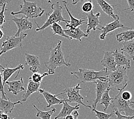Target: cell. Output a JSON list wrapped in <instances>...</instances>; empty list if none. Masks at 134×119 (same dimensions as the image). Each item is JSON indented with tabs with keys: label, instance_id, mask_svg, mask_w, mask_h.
<instances>
[{
	"label": "cell",
	"instance_id": "f6af8a7d",
	"mask_svg": "<svg viewBox=\"0 0 134 119\" xmlns=\"http://www.w3.org/2000/svg\"><path fill=\"white\" fill-rule=\"evenodd\" d=\"M47 2L49 3V4H50V3H51V0H47Z\"/></svg>",
	"mask_w": 134,
	"mask_h": 119
},
{
	"label": "cell",
	"instance_id": "f35d334b",
	"mask_svg": "<svg viewBox=\"0 0 134 119\" xmlns=\"http://www.w3.org/2000/svg\"><path fill=\"white\" fill-rule=\"evenodd\" d=\"M10 117H9L8 114H6L2 111H0V119H9Z\"/></svg>",
	"mask_w": 134,
	"mask_h": 119
},
{
	"label": "cell",
	"instance_id": "4dcf8cb0",
	"mask_svg": "<svg viewBox=\"0 0 134 119\" xmlns=\"http://www.w3.org/2000/svg\"><path fill=\"white\" fill-rule=\"evenodd\" d=\"M48 75H49L48 72H44L42 73V74H40L38 73H33L32 77H31L32 80L34 82H35V83L41 84L43 78Z\"/></svg>",
	"mask_w": 134,
	"mask_h": 119
},
{
	"label": "cell",
	"instance_id": "83f0119b",
	"mask_svg": "<svg viewBox=\"0 0 134 119\" xmlns=\"http://www.w3.org/2000/svg\"><path fill=\"white\" fill-rule=\"evenodd\" d=\"M111 90V88L109 87L107 89L105 90L104 93H103V94L102 96V98L100 101V104H103L104 106V112H106L107 109L109 105H110L111 104V101L113 100V98H111V97L109 96V91Z\"/></svg>",
	"mask_w": 134,
	"mask_h": 119
},
{
	"label": "cell",
	"instance_id": "b9f144b4",
	"mask_svg": "<svg viewBox=\"0 0 134 119\" xmlns=\"http://www.w3.org/2000/svg\"><path fill=\"white\" fill-rule=\"evenodd\" d=\"M64 119H74V116L72 115H68L66 116L65 117H64Z\"/></svg>",
	"mask_w": 134,
	"mask_h": 119
},
{
	"label": "cell",
	"instance_id": "74e56055",
	"mask_svg": "<svg viewBox=\"0 0 134 119\" xmlns=\"http://www.w3.org/2000/svg\"><path fill=\"white\" fill-rule=\"evenodd\" d=\"M11 0H0V9H1L5 4H10Z\"/></svg>",
	"mask_w": 134,
	"mask_h": 119
},
{
	"label": "cell",
	"instance_id": "bcb514c9",
	"mask_svg": "<svg viewBox=\"0 0 134 119\" xmlns=\"http://www.w3.org/2000/svg\"><path fill=\"white\" fill-rule=\"evenodd\" d=\"M9 119H10V118H9ZM13 119H16V118H14Z\"/></svg>",
	"mask_w": 134,
	"mask_h": 119
},
{
	"label": "cell",
	"instance_id": "8fae6325",
	"mask_svg": "<svg viewBox=\"0 0 134 119\" xmlns=\"http://www.w3.org/2000/svg\"><path fill=\"white\" fill-rule=\"evenodd\" d=\"M100 16H101V14L99 12L97 13L96 14H94L93 10L90 12V13H87L88 22L86 23L87 25L86 32L87 35L89 34L91 30H93L94 31H96L97 27L100 26V21L99 20V17Z\"/></svg>",
	"mask_w": 134,
	"mask_h": 119
},
{
	"label": "cell",
	"instance_id": "e0dca14e",
	"mask_svg": "<svg viewBox=\"0 0 134 119\" xmlns=\"http://www.w3.org/2000/svg\"><path fill=\"white\" fill-rule=\"evenodd\" d=\"M38 92L43 95L45 100H46L48 104V105H47V108H50L52 106L56 104L60 105L61 104H63V103L64 99L63 100H61L59 99L57 97V96L60 95V94H57V95H53V94L48 92L45 91L42 89H39Z\"/></svg>",
	"mask_w": 134,
	"mask_h": 119
},
{
	"label": "cell",
	"instance_id": "4316f807",
	"mask_svg": "<svg viewBox=\"0 0 134 119\" xmlns=\"http://www.w3.org/2000/svg\"><path fill=\"white\" fill-rule=\"evenodd\" d=\"M33 106L37 111L36 117L41 119H51L52 116H53L54 114L56 111L55 108H53L49 111H42L40 110L37 107H36L35 104H33Z\"/></svg>",
	"mask_w": 134,
	"mask_h": 119
},
{
	"label": "cell",
	"instance_id": "8992f818",
	"mask_svg": "<svg viewBox=\"0 0 134 119\" xmlns=\"http://www.w3.org/2000/svg\"><path fill=\"white\" fill-rule=\"evenodd\" d=\"M124 89L119 90L118 93L111 101V106L114 111L116 110L119 113L123 112L125 116H132L134 115V110L131 107V101H126L121 97V92Z\"/></svg>",
	"mask_w": 134,
	"mask_h": 119
},
{
	"label": "cell",
	"instance_id": "9a60e30c",
	"mask_svg": "<svg viewBox=\"0 0 134 119\" xmlns=\"http://www.w3.org/2000/svg\"><path fill=\"white\" fill-rule=\"evenodd\" d=\"M25 64L29 66L30 71L33 73H38L39 69L41 67L39 57L37 56H35V55L25 53Z\"/></svg>",
	"mask_w": 134,
	"mask_h": 119
},
{
	"label": "cell",
	"instance_id": "e575fe53",
	"mask_svg": "<svg viewBox=\"0 0 134 119\" xmlns=\"http://www.w3.org/2000/svg\"><path fill=\"white\" fill-rule=\"evenodd\" d=\"M115 115V119H133L134 115L132 116H127L121 115L120 113L119 112L116 110L114 111Z\"/></svg>",
	"mask_w": 134,
	"mask_h": 119
},
{
	"label": "cell",
	"instance_id": "277c9868",
	"mask_svg": "<svg viewBox=\"0 0 134 119\" xmlns=\"http://www.w3.org/2000/svg\"><path fill=\"white\" fill-rule=\"evenodd\" d=\"M127 69L124 66H117L115 71L111 72L110 75L107 76L109 87H114L118 90L125 89L129 81Z\"/></svg>",
	"mask_w": 134,
	"mask_h": 119
},
{
	"label": "cell",
	"instance_id": "cb8c5ba5",
	"mask_svg": "<svg viewBox=\"0 0 134 119\" xmlns=\"http://www.w3.org/2000/svg\"><path fill=\"white\" fill-rule=\"evenodd\" d=\"M0 67L2 68V81H3V85H4L5 82H7L9 78L11 76L13 75L15 72L17 71H20V70H23L24 69V66L22 64H20L16 68H9L8 67L5 68L3 67L1 64H0Z\"/></svg>",
	"mask_w": 134,
	"mask_h": 119
},
{
	"label": "cell",
	"instance_id": "ba28073f",
	"mask_svg": "<svg viewBox=\"0 0 134 119\" xmlns=\"http://www.w3.org/2000/svg\"><path fill=\"white\" fill-rule=\"evenodd\" d=\"M27 36L26 33H22L19 37L8 36L6 40L2 42L1 49H0V56L7 52L11 50L17 48H22V41Z\"/></svg>",
	"mask_w": 134,
	"mask_h": 119
},
{
	"label": "cell",
	"instance_id": "d6a6232c",
	"mask_svg": "<svg viewBox=\"0 0 134 119\" xmlns=\"http://www.w3.org/2000/svg\"><path fill=\"white\" fill-rule=\"evenodd\" d=\"M6 5L5 4L3 7L1 8V10L0 12V28L2 27L3 24L5 22V12L7 10V9L6 8Z\"/></svg>",
	"mask_w": 134,
	"mask_h": 119
},
{
	"label": "cell",
	"instance_id": "9c48e42d",
	"mask_svg": "<svg viewBox=\"0 0 134 119\" xmlns=\"http://www.w3.org/2000/svg\"><path fill=\"white\" fill-rule=\"evenodd\" d=\"M119 28H123L127 30L131 29V27H125L120 22L119 19L114 20L113 22L107 24L105 26H100V28H97V29L101 31V34L99 36L100 39L102 40H104L107 36L112 35V34H108L109 33L113 32L115 30Z\"/></svg>",
	"mask_w": 134,
	"mask_h": 119
},
{
	"label": "cell",
	"instance_id": "1f68e13d",
	"mask_svg": "<svg viewBox=\"0 0 134 119\" xmlns=\"http://www.w3.org/2000/svg\"><path fill=\"white\" fill-rule=\"evenodd\" d=\"M93 8L94 7L92 2L90 1H86V2H84L81 7L82 11L86 13H88L92 10H93Z\"/></svg>",
	"mask_w": 134,
	"mask_h": 119
},
{
	"label": "cell",
	"instance_id": "7bdbcfd3",
	"mask_svg": "<svg viewBox=\"0 0 134 119\" xmlns=\"http://www.w3.org/2000/svg\"><path fill=\"white\" fill-rule=\"evenodd\" d=\"M4 33H3L2 30L1 29V28H0V39H1L3 37H4Z\"/></svg>",
	"mask_w": 134,
	"mask_h": 119
},
{
	"label": "cell",
	"instance_id": "d6986e66",
	"mask_svg": "<svg viewBox=\"0 0 134 119\" xmlns=\"http://www.w3.org/2000/svg\"><path fill=\"white\" fill-rule=\"evenodd\" d=\"M97 4L101 8L103 12L108 15V16L113 18L115 20L119 19V16L114 13V7H116L115 5H111L107 2L105 0H96Z\"/></svg>",
	"mask_w": 134,
	"mask_h": 119
},
{
	"label": "cell",
	"instance_id": "f1b7e54d",
	"mask_svg": "<svg viewBox=\"0 0 134 119\" xmlns=\"http://www.w3.org/2000/svg\"><path fill=\"white\" fill-rule=\"evenodd\" d=\"M50 26L51 27V29L53 33V36L57 35L61 37H63L68 39L69 40H71V38L65 34L64 32V29H63L62 26H60L58 23H54Z\"/></svg>",
	"mask_w": 134,
	"mask_h": 119
},
{
	"label": "cell",
	"instance_id": "ac0fdd59",
	"mask_svg": "<svg viewBox=\"0 0 134 119\" xmlns=\"http://www.w3.org/2000/svg\"><path fill=\"white\" fill-rule=\"evenodd\" d=\"M17 104H22V102L21 101L12 102L9 99L8 100L3 99L0 94V111H2L6 114H11L13 111L15 105Z\"/></svg>",
	"mask_w": 134,
	"mask_h": 119
},
{
	"label": "cell",
	"instance_id": "d4e9b609",
	"mask_svg": "<svg viewBox=\"0 0 134 119\" xmlns=\"http://www.w3.org/2000/svg\"><path fill=\"white\" fill-rule=\"evenodd\" d=\"M116 38L117 41L119 42L132 41L134 38V30L128 29L126 31L119 33L116 36Z\"/></svg>",
	"mask_w": 134,
	"mask_h": 119
},
{
	"label": "cell",
	"instance_id": "5b68a950",
	"mask_svg": "<svg viewBox=\"0 0 134 119\" xmlns=\"http://www.w3.org/2000/svg\"><path fill=\"white\" fill-rule=\"evenodd\" d=\"M23 4L20 5V10L16 12H11V15L23 14L26 18H36L41 17L44 13L45 10L37 6V2H29L26 0H21Z\"/></svg>",
	"mask_w": 134,
	"mask_h": 119
},
{
	"label": "cell",
	"instance_id": "836d02e7",
	"mask_svg": "<svg viewBox=\"0 0 134 119\" xmlns=\"http://www.w3.org/2000/svg\"><path fill=\"white\" fill-rule=\"evenodd\" d=\"M0 92H1V96L2 99L5 100H8L9 98L7 97L6 93L4 91V85H3V81H2V76L0 71Z\"/></svg>",
	"mask_w": 134,
	"mask_h": 119
},
{
	"label": "cell",
	"instance_id": "44dd1931",
	"mask_svg": "<svg viewBox=\"0 0 134 119\" xmlns=\"http://www.w3.org/2000/svg\"><path fill=\"white\" fill-rule=\"evenodd\" d=\"M63 105L62 109H61L59 114L54 117V119H58L61 117H65L66 116L71 115L73 112L75 111V110H78L79 109V104H76L75 106H72L71 105H70L68 102L66 101V100L64 98Z\"/></svg>",
	"mask_w": 134,
	"mask_h": 119
},
{
	"label": "cell",
	"instance_id": "60d3db41",
	"mask_svg": "<svg viewBox=\"0 0 134 119\" xmlns=\"http://www.w3.org/2000/svg\"><path fill=\"white\" fill-rule=\"evenodd\" d=\"M72 115L74 116V119H78V116H79V114L78 113L77 110H75L72 112Z\"/></svg>",
	"mask_w": 134,
	"mask_h": 119
},
{
	"label": "cell",
	"instance_id": "2e32d148",
	"mask_svg": "<svg viewBox=\"0 0 134 119\" xmlns=\"http://www.w3.org/2000/svg\"><path fill=\"white\" fill-rule=\"evenodd\" d=\"M5 84L8 85V90L9 92H12L14 95H17L22 91L25 90L23 77H21L18 80L11 81H7Z\"/></svg>",
	"mask_w": 134,
	"mask_h": 119
},
{
	"label": "cell",
	"instance_id": "52a82bcc",
	"mask_svg": "<svg viewBox=\"0 0 134 119\" xmlns=\"http://www.w3.org/2000/svg\"><path fill=\"white\" fill-rule=\"evenodd\" d=\"M80 83H79L76 86L74 87H65L63 92L60 93V95L62 94L65 93L68 97L67 99H65L66 101L70 103H77V104L82 105L91 109L92 106L85 104L83 103L84 99L80 93V90L82 89L81 87H80Z\"/></svg>",
	"mask_w": 134,
	"mask_h": 119
},
{
	"label": "cell",
	"instance_id": "3957f363",
	"mask_svg": "<svg viewBox=\"0 0 134 119\" xmlns=\"http://www.w3.org/2000/svg\"><path fill=\"white\" fill-rule=\"evenodd\" d=\"M51 9L53 10V12H48L46 14V21H45L42 26L40 27L38 24L36 23V21H35L36 25L37 26V28L36 29V32L41 31V30L42 31H44L45 29L47 28L48 27L50 26L54 23L64 22L66 24H69L70 22L69 21L65 20L63 17L62 15L63 7L60 4L59 2L53 3L51 5Z\"/></svg>",
	"mask_w": 134,
	"mask_h": 119
},
{
	"label": "cell",
	"instance_id": "484cf974",
	"mask_svg": "<svg viewBox=\"0 0 134 119\" xmlns=\"http://www.w3.org/2000/svg\"><path fill=\"white\" fill-rule=\"evenodd\" d=\"M120 50L129 54V56L134 61V41H129L123 43V48Z\"/></svg>",
	"mask_w": 134,
	"mask_h": 119
},
{
	"label": "cell",
	"instance_id": "d590c367",
	"mask_svg": "<svg viewBox=\"0 0 134 119\" xmlns=\"http://www.w3.org/2000/svg\"><path fill=\"white\" fill-rule=\"evenodd\" d=\"M121 97L126 101H130L132 98V94L129 91H123L121 92Z\"/></svg>",
	"mask_w": 134,
	"mask_h": 119
},
{
	"label": "cell",
	"instance_id": "ffe728a7",
	"mask_svg": "<svg viewBox=\"0 0 134 119\" xmlns=\"http://www.w3.org/2000/svg\"><path fill=\"white\" fill-rule=\"evenodd\" d=\"M62 2L63 3V5H64L65 8L67 12H68L69 16L70 17V18H71V21H70V22L69 24H66V27H68L69 29H75L78 26L83 25L84 24H86V19L87 18H81V19L79 20L74 17L72 15V14L71 13V12H69L68 7H67V5H68V2H67V1H63Z\"/></svg>",
	"mask_w": 134,
	"mask_h": 119
},
{
	"label": "cell",
	"instance_id": "4fadbf2b",
	"mask_svg": "<svg viewBox=\"0 0 134 119\" xmlns=\"http://www.w3.org/2000/svg\"><path fill=\"white\" fill-rule=\"evenodd\" d=\"M94 83L96 84V98L92 103V108L96 109L97 103L100 102L102 95L109 87V85L108 82H102L100 80H97Z\"/></svg>",
	"mask_w": 134,
	"mask_h": 119
},
{
	"label": "cell",
	"instance_id": "f546056e",
	"mask_svg": "<svg viewBox=\"0 0 134 119\" xmlns=\"http://www.w3.org/2000/svg\"><path fill=\"white\" fill-rule=\"evenodd\" d=\"M92 112H94L95 114V116L98 119H109L111 117H114V115L111 114H107L105 112L98 111L96 109H91Z\"/></svg>",
	"mask_w": 134,
	"mask_h": 119
},
{
	"label": "cell",
	"instance_id": "ab89813d",
	"mask_svg": "<svg viewBox=\"0 0 134 119\" xmlns=\"http://www.w3.org/2000/svg\"><path fill=\"white\" fill-rule=\"evenodd\" d=\"M90 1V2H92V0H72V4L73 5H76L79 2H84V1Z\"/></svg>",
	"mask_w": 134,
	"mask_h": 119
},
{
	"label": "cell",
	"instance_id": "5bb4252c",
	"mask_svg": "<svg viewBox=\"0 0 134 119\" xmlns=\"http://www.w3.org/2000/svg\"><path fill=\"white\" fill-rule=\"evenodd\" d=\"M113 53L117 66H124L127 69H130V59L124 54L123 52L119 51L117 49H116L113 51Z\"/></svg>",
	"mask_w": 134,
	"mask_h": 119
},
{
	"label": "cell",
	"instance_id": "7c38bea8",
	"mask_svg": "<svg viewBox=\"0 0 134 119\" xmlns=\"http://www.w3.org/2000/svg\"><path fill=\"white\" fill-rule=\"evenodd\" d=\"M104 53V57L101 60L100 63L107 71L109 70L111 72L115 71L116 69L117 65L115 62L113 51L105 52Z\"/></svg>",
	"mask_w": 134,
	"mask_h": 119
},
{
	"label": "cell",
	"instance_id": "7dc6e473",
	"mask_svg": "<svg viewBox=\"0 0 134 119\" xmlns=\"http://www.w3.org/2000/svg\"><path fill=\"white\" fill-rule=\"evenodd\" d=\"M133 12H134V10H133Z\"/></svg>",
	"mask_w": 134,
	"mask_h": 119
},
{
	"label": "cell",
	"instance_id": "6da1fadb",
	"mask_svg": "<svg viewBox=\"0 0 134 119\" xmlns=\"http://www.w3.org/2000/svg\"><path fill=\"white\" fill-rule=\"evenodd\" d=\"M62 41L58 40L57 44L54 48L50 49V56L47 62L44 63L48 70V75L54 74V71L57 67L64 65L66 67L71 66L70 63H67L62 50Z\"/></svg>",
	"mask_w": 134,
	"mask_h": 119
},
{
	"label": "cell",
	"instance_id": "8d00e7d4",
	"mask_svg": "<svg viewBox=\"0 0 134 119\" xmlns=\"http://www.w3.org/2000/svg\"><path fill=\"white\" fill-rule=\"evenodd\" d=\"M128 5L129 6V8L126 9H124L123 10H130L131 12H133L134 10V0H127Z\"/></svg>",
	"mask_w": 134,
	"mask_h": 119
},
{
	"label": "cell",
	"instance_id": "ee69618b",
	"mask_svg": "<svg viewBox=\"0 0 134 119\" xmlns=\"http://www.w3.org/2000/svg\"><path fill=\"white\" fill-rule=\"evenodd\" d=\"M131 107L134 110V101H131Z\"/></svg>",
	"mask_w": 134,
	"mask_h": 119
},
{
	"label": "cell",
	"instance_id": "30bf717a",
	"mask_svg": "<svg viewBox=\"0 0 134 119\" xmlns=\"http://www.w3.org/2000/svg\"><path fill=\"white\" fill-rule=\"evenodd\" d=\"M10 20L14 21L17 27V31L14 36V37H19L22 32L26 31L27 30L32 29V22L29 21L25 17H21L20 18L13 17V18Z\"/></svg>",
	"mask_w": 134,
	"mask_h": 119
},
{
	"label": "cell",
	"instance_id": "603a6c76",
	"mask_svg": "<svg viewBox=\"0 0 134 119\" xmlns=\"http://www.w3.org/2000/svg\"><path fill=\"white\" fill-rule=\"evenodd\" d=\"M40 86V84L35 83V82H34L32 80L31 77H30L29 78V81L28 86H27V89L25 92L23 94L22 97V100L21 101L23 102H25L32 94L38 92Z\"/></svg>",
	"mask_w": 134,
	"mask_h": 119
},
{
	"label": "cell",
	"instance_id": "7a4b0ae2",
	"mask_svg": "<svg viewBox=\"0 0 134 119\" xmlns=\"http://www.w3.org/2000/svg\"><path fill=\"white\" fill-rule=\"evenodd\" d=\"M107 70L105 68L100 71H95L93 70L79 68L77 72H72L70 74L74 75L76 78L80 80V83L95 82L100 80L102 82H108Z\"/></svg>",
	"mask_w": 134,
	"mask_h": 119
},
{
	"label": "cell",
	"instance_id": "7402d4cb",
	"mask_svg": "<svg viewBox=\"0 0 134 119\" xmlns=\"http://www.w3.org/2000/svg\"><path fill=\"white\" fill-rule=\"evenodd\" d=\"M64 32L67 36L71 38V39H77L79 41H81V38L87 37L88 36V35L84 33L83 30L79 27H76L75 29H65L64 30Z\"/></svg>",
	"mask_w": 134,
	"mask_h": 119
}]
</instances>
